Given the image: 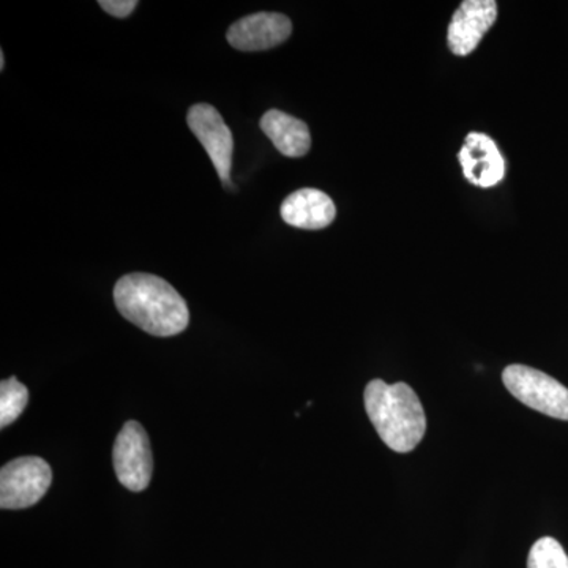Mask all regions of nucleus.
<instances>
[{
  "mask_svg": "<svg viewBox=\"0 0 568 568\" xmlns=\"http://www.w3.org/2000/svg\"><path fill=\"white\" fill-rule=\"evenodd\" d=\"M114 302L125 320L153 336H174L189 327V306L160 276H122L114 287Z\"/></svg>",
  "mask_w": 568,
  "mask_h": 568,
  "instance_id": "f257e3e1",
  "label": "nucleus"
},
{
  "mask_svg": "<svg viewBox=\"0 0 568 568\" xmlns=\"http://www.w3.org/2000/svg\"><path fill=\"white\" fill-rule=\"evenodd\" d=\"M364 398L369 420L392 450L407 454L424 439L425 410L413 387L375 379L366 386Z\"/></svg>",
  "mask_w": 568,
  "mask_h": 568,
  "instance_id": "f03ea898",
  "label": "nucleus"
},
{
  "mask_svg": "<svg viewBox=\"0 0 568 568\" xmlns=\"http://www.w3.org/2000/svg\"><path fill=\"white\" fill-rule=\"evenodd\" d=\"M504 386L523 405L559 420H568V388L555 377L526 365H510L503 373Z\"/></svg>",
  "mask_w": 568,
  "mask_h": 568,
  "instance_id": "7ed1b4c3",
  "label": "nucleus"
},
{
  "mask_svg": "<svg viewBox=\"0 0 568 568\" xmlns=\"http://www.w3.org/2000/svg\"><path fill=\"white\" fill-rule=\"evenodd\" d=\"M52 470L44 459L22 457L0 470V506L20 510L36 506L51 487Z\"/></svg>",
  "mask_w": 568,
  "mask_h": 568,
  "instance_id": "20e7f679",
  "label": "nucleus"
},
{
  "mask_svg": "<svg viewBox=\"0 0 568 568\" xmlns=\"http://www.w3.org/2000/svg\"><path fill=\"white\" fill-rule=\"evenodd\" d=\"M115 476L130 491H142L151 484L153 458L151 440L138 422H126L112 448Z\"/></svg>",
  "mask_w": 568,
  "mask_h": 568,
  "instance_id": "39448f33",
  "label": "nucleus"
},
{
  "mask_svg": "<svg viewBox=\"0 0 568 568\" xmlns=\"http://www.w3.org/2000/svg\"><path fill=\"white\" fill-rule=\"evenodd\" d=\"M190 130L209 153L220 181L230 185L231 168H233L234 138L230 126L223 121L222 114L211 104H194L186 115Z\"/></svg>",
  "mask_w": 568,
  "mask_h": 568,
  "instance_id": "423d86ee",
  "label": "nucleus"
},
{
  "mask_svg": "<svg viewBox=\"0 0 568 568\" xmlns=\"http://www.w3.org/2000/svg\"><path fill=\"white\" fill-rule=\"evenodd\" d=\"M497 18L495 0H465L448 24V50L459 58L476 51Z\"/></svg>",
  "mask_w": 568,
  "mask_h": 568,
  "instance_id": "0eeeda50",
  "label": "nucleus"
},
{
  "mask_svg": "<svg viewBox=\"0 0 568 568\" xmlns=\"http://www.w3.org/2000/svg\"><path fill=\"white\" fill-rule=\"evenodd\" d=\"M293 22L282 13L250 14L235 21L227 31V41L239 51H265L278 47L291 37Z\"/></svg>",
  "mask_w": 568,
  "mask_h": 568,
  "instance_id": "6e6552de",
  "label": "nucleus"
},
{
  "mask_svg": "<svg viewBox=\"0 0 568 568\" xmlns=\"http://www.w3.org/2000/svg\"><path fill=\"white\" fill-rule=\"evenodd\" d=\"M463 174L473 185L489 189L503 182L506 163L496 142L485 133H469L458 153Z\"/></svg>",
  "mask_w": 568,
  "mask_h": 568,
  "instance_id": "1a4fd4ad",
  "label": "nucleus"
},
{
  "mask_svg": "<svg viewBox=\"0 0 568 568\" xmlns=\"http://www.w3.org/2000/svg\"><path fill=\"white\" fill-rule=\"evenodd\" d=\"M336 207L328 194L316 189H302L283 201L282 219L301 230H324L334 222Z\"/></svg>",
  "mask_w": 568,
  "mask_h": 568,
  "instance_id": "9d476101",
  "label": "nucleus"
},
{
  "mask_svg": "<svg viewBox=\"0 0 568 568\" xmlns=\"http://www.w3.org/2000/svg\"><path fill=\"white\" fill-rule=\"evenodd\" d=\"M261 129L276 148V151L287 159H301L312 149V134L308 125L301 119L278 110L265 112L261 119Z\"/></svg>",
  "mask_w": 568,
  "mask_h": 568,
  "instance_id": "9b49d317",
  "label": "nucleus"
},
{
  "mask_svg": "<svg viewBox=\"0 0 568 568\" xmlns=\"http://www.w3.org/2000/svg\"><path fill=\"white\" fill-rule=\"evenodd\" d=\"M29 403V390L17 377L0 384V428L13 424L24 413Z\"/></svg>",
  "mask_w": 568,
  "mask_h": 568,
  "instance_id": "f8f14e48",
  "label": "nucleus"
},
{
  "mask_svg": "<svg viewBox=\"0 0 568 568\" xmlns=\"http://www.w3.org/2000/svg\"><path fill=\"white\" fill-rule=\"evenodd\" d=\"M528 568H568L566 549L556 538H538L530 548Z\"/></svg>",
  "mask_w": 568,
  "mask_h": 568,
  "instance_id": "ddd939ff",
  "label": "nucleus"
},
{
  "mask_svg": "<svg viewBox=\"0 0 568 568\" xmlns=\"http://www.w3.org/2000/svg\"><path fill=\"white\" fill-rule=\"evenodd\" d=\"M99 6L114 18H126L138 7L136 0H100Z\"/></svg>",
  "mask_w": 568,
  "mask_h": 568,
  "instance_id": "4468645a",
  "label": "nucleus"
},
{
  "mask_svg": "<svg viewBox=\"0 0 568 568\" xmlns=\"http://www.w3.org/2000/svg\"><path fill=\"white\" fill-rule=\"evenodd\" d=\"M6 69V55H3V52H0V70Z\"/></svg>",
  "mask_w": 568,
  "mask_h": 568,
  "instance_id": "2eb2a0df",
  "label": "nucleus"
}]
</instances>
